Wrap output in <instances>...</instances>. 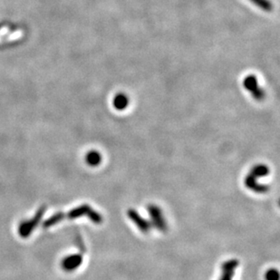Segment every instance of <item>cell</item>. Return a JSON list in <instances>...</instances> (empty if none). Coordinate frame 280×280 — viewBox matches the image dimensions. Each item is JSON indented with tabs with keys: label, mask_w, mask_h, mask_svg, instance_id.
<instances>
[{
	"label": "cell",
	"mask_w": 280,
	"mask_h": 280,
	"mask_svg": "<svg viewBox=\"0 0 280 280\" xmlns=\"http://www.w3.org/2000/svg\"><path fill=\"white\" fill-rule=\"evenodd\" d=\"M83 216L89 218L91 221L95 224H100L103 222V217L99 213H97L94 208H91L89 205L84 204V205H81V206L70 211L69 213H58L54 214L44 223V228H50V227L54 226L64 219L74 220V219L83 217Z\"/></svg>",
	"instance_id": "obj_1"
},
{
	"label": "cell",
	"mask_w": 280,
	"mask_h": 280,
	"mask_svg": "<svg viewBox=\"0 0 280 280\" xmlns=\"http://www.w3.org/2000/svg\"><path fill=\"white\" fill-rule=\"evenodd\" d=\"M243 86L245 89L253 96L254 99L256 101L262 102L263 100L265 99L266 94L258 85V79L254 75H249L245 77L243 80Z\"/></svg>",
	"instance_id": "obj_2"
},
{
	"label": "cell",
	"mask_w": 280,
	"mask_h": 280,
	"mask_svg": "<svg viewBox=\"0 0 280 280\" xmlns=\"http://www.w3.org/2000/svg\"><path fill=\"white\" fill-rule=\"evenodd\" d=\"M147 209H148V213L151 218L152 226L155 227L162 232H166L168 229L167 223L165 221V218L163 217V212L160 207L154 205V204H151L148 206Z\"/></svg>",
	"instance_id": "obj_3"
},
{
	"label": "cell",
	"mask_w": 280,
	"mask_h": 280,
	"mask_svg": "<svg viewBox=\"0 0 280 280\" xmlns=\"http://www.w3.org/2000/svg\"><path fill=\"white\" fill-rule=\"evenodd\" d=\"M45 212V207L43 206L41 207L37 213H36V216H34L33 219L29 220V221H27V222H23L22 224L19 226L18 228V233L19 235L23 237V238H27L28 236L31 234L33 231L36 229L38 223L41 221V219L43 218V215Z\"/></svg>",
	"instance_id": "obj_4"
},
{
	"label": "cell",
	"mask_w": 280,
	"mask_h": 280,
	"mask_svg": "<svg viewBox=\"0 0 280 280\" xmlns=\"http://www.w3.org/2000/svg\"><path fill=\"white\" fill-rule=\"evenodd\" d=\"M127 216L143 233H148L149 232L151 227H152L151 222H148L147 220H145V218L142 217L137 211L133 209V208H129L127 211Z\"/></svg>",
	"instance_id": "obj_5"
},
{
	"label": "cell",
	"mask_w": 280,
	"mask_h": 280,
	"mask_svg": "<svg viewBox=\"0 0 280 280\" xmlns=\"http://www.w3.org/2000/svg\"><path fill=\"white\" fill-rule=\"evenodd\" d=\"M82 263H83L82 255L74 254V255H70L66 258H63V261L61 263V266L63 267V270H65V271H74L81 266Z\"/></svg>",
	"instance_id": "obj_6"
},
{
	"label": "cell",
	"mask_w": 280,
	"mask_h": 280,
	"mask_svg": "<svg viewBox=\"0 0 280 280\" xmlns=\"http://www.w3.org/2000/svg\"><path fill=\"white\" fill-rule=\"evenodd\" d=\"M239 260L235 258L227 260L223 263L222 265V276L219 280H232L235 269L239 266Z\"/></svg>",
	"instance_id": "obj_7"
},
{
	"label": "cell",
	"mask_w": 280,
	"mask_h": 280,
	"mask_svg": "<svg viewBox=\"0 0 280 280\" xmlns=\"http://www.w3.org/2000/svg\"><path fill=\"white\" fill-rule=\"evenodd\" d=\"M245 185L248 189L252 190L256 193H266L269 190L268 186L258 183L257 178L252 176L250 173H249L245 179Z\"/></svg>",
	"instance_id": "obj_8"
},
{
	"label": "cell",
	"mask_w": 280,
	"mask_h": 280,
	"mask_svg": "<svg viewBox=\"0 0 280 280\" xmlns=\"http://www.w3.org/2000/svg\"><path fill=\"white\" fill-rule=\"evenodd\" d=\"M129 104H130L129 97L124 94H118L113 98V107L118 111L125 110L128 107Z\"/></svg>",
	"instance_id": "obj_9"
},
{
	"label": "cell",
	"mask_w": 280,
	"mask_h": 280,
	"mask_svg": "<svg viewBox=\"0 0 280 280\" xmlns=\"http://www.w3.org/2000/svg\"><path fill=\"white\" fill-rule=\"evenodd\" d=\"M86 161L87 164H89L90 166L96 167L102 162V155L99 152H97L95 150L91 151L88 154H86Z\"/></svg>",
	"instance_id": "obj_10"
},
{
	"label": "cell",
	"mask_w": 280,
	"mask_h": 280,
	"mask_svg": "<svg viewBox=\"0 0 280 280\" xmlns=\"http://www.w3.org/2000/svg\"><path fill=\"white\" fill-rule=\"evenodd\" d=\"M252 176L255 178H261V177H265L268 175L269 173V168L267 167V165L265 164H256L251 171L249 172Z\"/></svg>",
	"instance_id": "obj_11"
},
{
	"label": "cell",
	"mask_w": 280,
	"mask_h": 280,
	"mask_svg": "<svg viewBox=\"0 0 280 280\" xmlns=\"http://www.w3.org/2000/svg\"><path fill=\"white\" fill-rule=\"evenodd\" d=\"M251 1L254 5H256L258 8L262 9L264 11H271L273 9V6L269 0H249Z\"/></svg>",
	"instance_id": "obj_12"
},
{
	"label": "cell",
	"mask_w": 280,
	"mask_h": 280,
	"mask_svg": "<svg viewBox=\"0 0 280 280\" xmlns=\"http://www.w3.org/2000/svg\"><path fill=\"white\" fill-rule=\"evenodd\" d=\"M265 279L266 280H278L279 279V274L278 271L275 268H271L266 273L265 275Z\"/></svg>",
	"instance_id": "obj_13"
}]
</instances>
